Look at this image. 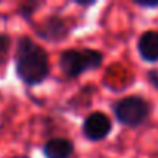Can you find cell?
<instances>
[{"label":"cell","instance_id":"8","mask_svg":"<svg viewBox=\"0 0 158 158\" xmlns=\"http://www.w3.org/2000/svg\"><path fill=\"white\" fill-rule=\"evenodd\" d=\"M44 5H45L44 2H22V3H19V6H17V14H19L23 20H27L28 23H33V16H34Z\"/></svg>","mask_w":158,"mask_h":158},{"label":"cell","instance_id":"7","mask_svg":"<svg viewBox=\"0 0 158 158\" xmlns=\"http://www.w3.org/2000/svg\"><path fill=\"white\" fill-rule=\"evenodd\" d=\"M45 158H71L74 153V143L65 136L48 138L42 146Z\"/></svg>","mask_w":158,"mask_h":158},{"label":"cell","instance_id":"4","mask_svg":"<svg viewBox=\"0 0 158 158\" xmlns=\"http://www.w3.org/2000/svg\"><path fill=\"white\" fill-rule=\"evenodd\" d=\"M30 25L36 37L50 44H60L67 40L73 31V27L70 25V22L59 14H51L42 19L40 22H33Z\"/></svg>","mask_w":158,"mask_h":158},{"label":"cell","instance_id":"6","mask_svg":"<svg viewBox=\"0 0 158 158\" xmlns=\"http://www.w3.org/2000/svg\"><path fill=\"white\" fill-rule=\"evenodd\" d=\"M136 51L144 62L147 64L158 62V31L156 30L143 31L136 40Z\"/></svg>","mask_w":158,"mask_h":158},{"label":"cell","instance_id":"5","mask_svg":"<svg viewBox=\"0 0 158 158\" xmlns=\"http://www.w3.org/2000/svg\"><path fill=\"white\" fill-rule=\"evenodd\" d=\"M113 130V123L110 119V116L101 110L96 112H90L84 121H82V136L90 141V143H99L104 141Z\"/></svg>","mask_w":158,"mask_h":158},{"label":"cell","instance_id":"9","mask_svg":"<svg viewBox=\"0 0 158 158\" xmlns=\"http://www.w3.org/2000/svg\"><path fill=\"white\" fill-rule=\"evenodd\" d=\"M11 45H13L11 36L6 33H0V68L6 67V64H8Z\"/></svg>","mask_w":158,"mask_h":158},{"label":"cell","instance_id":"2","mask_svg":"<svg viewBox=\"0 0 158 158\" xmlns=\"http://www.w3.org/2000/svg\"><path fill=\"white\" fill-rule=\"evenodd\" d=\"M104 64V53L96 48H67L59 56V68L65 79H77L84 73L99 70Z\"/></svg>","mask_w":158,"mask_h":158},{"label":"cell","instance_id":"12","mask_svg":"<svg viewBox=\"0 0 158 158\" xmlns=\"http://www.w3.org/2000/svg\"><path fill=\"white\" fill-rule=\"evenodd\" d=\"M74 5L81 6V8H90L96 5V0H92V2H79V0H74Z\"/></svg>","mask_w":158,"mask_h":158},{"label":"cell","instance_id":"3","mask_svg":"<svg viewBox=\"0 0 158 158\" xmlns=\"http://www.w3.org/2000/svg\"><path fill=\"white\" fill-rule=\"evenodd\" d=\"M115 119L127 127L138 129L144 126L152 115V104L141 95H126L112 102Z\"/></svg>","mask_w":158,"mask_h":158},{"label":"cell","instance_id":"1","mask_svg":"<svg viewBox=\"0 0 158 158\" xmlns=\"http://www.w3.org/2000/svg\"><path fill=\"white\" fill-rule=\"evenodd\" d=\"M14 71L27 87L44 84L50 76V56L47 50L30 36H20L14 51Z\"/></svg>","mask_w":158,"mask_h":158},{"label":"cell","instance_id":"11","mask_svg":"<svg viewBox=\"0 0 158 158\" xmlns=\"http://www.w3.org/2000/svg\"><path fill=\"white\" fill-rule=\"evenodd\" d=\"M147 81L158 90V71L156 70H149L147 71Z\"/></svg>","mask_w":158,"mask_h":158},{"label":"cell","instance_id":"10","mask_svg":"<svg viewBox=\"0 0 158 158\" xmlns=\"http://www.w3.org/2000/svg\"><path fill=\"white\" fill-rule=\"evenodd\" d=\"M133 5L141 8V10H158V0L155 2H149V0H133Z\"/></svg>","mask_w":158,"mask_h":158}]
</instances>
